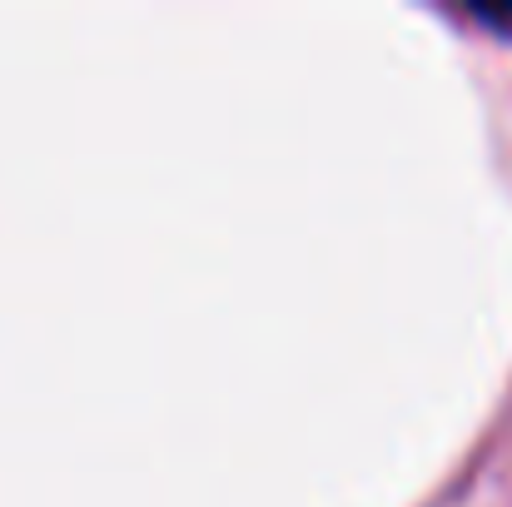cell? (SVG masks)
<instances>
[{"label": "cell", "instance_id": "6da1fadb", "mask_svg": "<svg viewBox=\"0 0 512 507\" xmlns=\"http://www.w3.org/2000/svg\"><path fill=\"white\" fill-rule=\"evenodd\" d=\"M478 20L493 25V30H512V10H488V5H478Z\"/></svg>", "mask_w": 512, "mask_h": 507}]
</instances>
